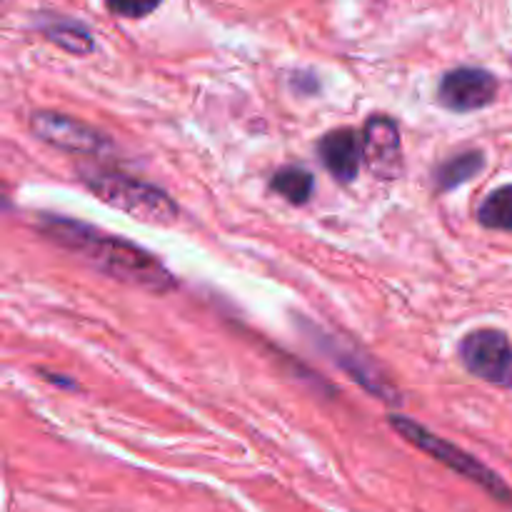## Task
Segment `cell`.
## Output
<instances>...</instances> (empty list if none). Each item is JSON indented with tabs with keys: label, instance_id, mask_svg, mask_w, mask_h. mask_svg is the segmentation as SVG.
Masks as SVG:
<instances>
[{
	"label": "cell",
	"instance_id": "1",
	"mask_svg": "<svg viewBox=\"0 0 512 512\" xmlns=\"http://www.w3.org/2000/svg\"><path fill=\"white\" fill-rule=\"evenodd\" d=\"M40 228L60 248L75 253L108 278L150 290V293H165V290L175 288L170 270L148 250L130 240L115 238V235L70 218H43Z\"/></svg>",
	"mask_w": 512,
	"mask_h": 512
},
{
	"label": "cell",
	"instance_id": "2",
	"mask_svg": "<svg viewBox=\"0 0 512 512\" xmlns=\"http://www.w3.org/2000/svg\"><path fill=\"white\" fill-rule=\"evenodd\" d=\"M85 185L98 195L103 203L153 225H170L178 220V205L173 203L165 190L145 183V180L130 178L115 170H93L85 173Z\"/></svg>",
	"mask_w": 512,
	"mask_h": 512
},
{
	"label": "cell",
	"instance_id": "3",
	"mask_svg": "<svg viewBox=\"0 0 512 512\" xmlns=\"http://www.w3.org/2000/svg\"><path fill=\"white\" fill-rule=\"evenodd\" d=\"M390 425H393L395 433L403 435L408 443H413L415 448L428 453L430 458H435L438 463H443L445 468H450L453 473L463 475L465 480L475 483L478 488H483L490 498H495L498 503L512 508V488L500 478L495 470H490L488 465L480 463L478 458H473L470 453L460 450L458 445H453L450 440H443L440 435L430 433L425 425L415 423V420L405 418V415H390Z\"/></svg>",
	"mask_w": 512,
	"mask_h": 512
},
{
	"label": "cell",
	"instance_id": "4",
	"mask_svg": "<svg viewBox=\"0 0 512 512\" xmlns=\"http://www.w3.org/2000/svg\"><path fill=\"white\" fill-rule=\"evenodd\" d=\"M460 360L475 378L512 388V343L500 330H473L460 343Z\"/></svg>",
	"mask_w": 512,
	"mask_h": 512
},
{
	"label": "cell",
	"instance_id": "5",
	"mask_svg": "<svg viewBox=\"0 0 512 512\" xmlns=\"http://www.w3.org/2000/svg\"><path fill=\"white\" fill-rule=\"evenodd\" d=\"M30 130L35 133V138L65 150V153L95 155L108 145V138L100 130L65 113H53V110H38L30 115Z\"/></svg>",
	"mask_w": 512,
	"mask_h": 512
},
{
	"label": "cell",
	"instance_id": "6",
	"mask_svg": "<svg viewBox=\"0 0 512 512\" xmlns=\"http://www.w3.org/2000/svg\"><path fill=\"white\" fill-rule=\"evenodd\" d=\"M440 103L455 113H470L490 105L498 95V80L485 68H463L448 70L440 80Z\"/></svg>",
	"mask_w": 512,
	"mask_h": 512
},
{
	"label": "cell",
	"instance_id": "7",
	"mask_svg": "<svg viewBox=\"0 0 512 512\" xmlns=\"http://www.w3.org/2000/svg\"><path fill=\"white\" fill-rule=\"evenodd\" d=\"M363 160L370 173L383 180L398 178L403 170V140L393 118L388 115H373L363 125Z\"/></svg>",
	"mask_w": 512,
	"mask_h": 512
},
{
	"label": "cell",
	"instance_id": "8",
	"mask_svg": "<svg viewBox=\"0 0 512 512\" xmlns=\"http://www.w3.org/2000/svg\"><path fill=\"white\" fill-rule=\"evenodd\" d=\"M318 153L333 178L350 183L358 175L360 160H363V138L353 128L330 130L318 143Z\"/></svg>",
	"mask_w": 512,
	"mask_h": 512
},
{
	"label": "cell",
	"instance_id": "9",
	"mask_svg": "<svg viewBox=\"0 0 512 512\" xmlns=\"http://www.w3.org/2000/svg\"><path fill=\"white\" fill-rule=\"evenodd\" d=\"M330 353H335V363L350 373V378L358 380L368 393H373L375 398H383L388 403H398V393H395L393 385L380 375V370L370 363V358H365L363 353H358L355 348H345L340 340H330Z\"/></svg>",
	"mask_w": 512,
	"mask_h": 512
},
{
	"label": "cell",
	"instance_id": "10",
	"mask_svg": "<svg viewBox=\"0 0 512 512\" xmlns=\"http://www.w3.org/2000/svg\"><path fill=\"white\" fill-rule=\"evenodd\" d=\"M485 158L478 150H468V153L453 155L450 160H445L438 170H435V183H438V190H453L458 185L468 183L475 175L483 170Z\"/></svg>",
	"mask_w": 512,
	"mask_h": 512
},
{
	"label": "cell",
	"instance_id": "11",
	"mask_svg": "<svg viewBox=\"0 0 512 512\" xmlns=\"http://www.w3.org/2000/svg\"><path fill=\"white\" fill-rule=\"evenodd\" d=\"M270 185H273L275 193H280L293 205H303L308 203L310 195H313L315 180L313 175H310V170L298 168V165H288V168L278 170V173L273 175V183Z\"/></svg>",
	"mask_w": 512,
	"mask_h": 512
},
{
	"label": "cell",
	"instance_id": "12",
	"mask_svg": "<svg viewBox=\"0 0 512 512\" xmlns=\"http://www.w3.org/2000/svg\"><path fill=\"white\" fill-rule=\"evenodd\" d=\"M480 225L490 230H512V185L493 190L478 208Z\"/></svg>",
	"mask_w": 512,
	"mask_h": 512
},
{
	"label": "cell",
	"instance_id": "13",
	"mask_svg": "<svg viewBox=\"0 0 512 512\" xmlns=\"http://www.w3.org/2000/svg\"><path fill=\"white\" fill-rule=\"evenodd\" d=\"M43 33L45 38L53 40L55 45H60V48L73 55H85L93 50L90 33L80 23H73V20H55V23H48L43 28Z\"/></svg>",
	"mask_w": 512,
	"mask_h": 512
},
{
	"label": "cell",
	"instance_id": "14",
	"mask_svg": "<svg viewBox=\"0 0 512 512\" xmlns=\"http://www.w3.org/2000/svg\"><path fill=\"white\" fill-rule=\"evenodd\" d=\"M108 10L118 18H145L160 5V0H105Z\"/></svg>",
	"mask_w": 512,
	"mask_h": 512
}]
</instances>
